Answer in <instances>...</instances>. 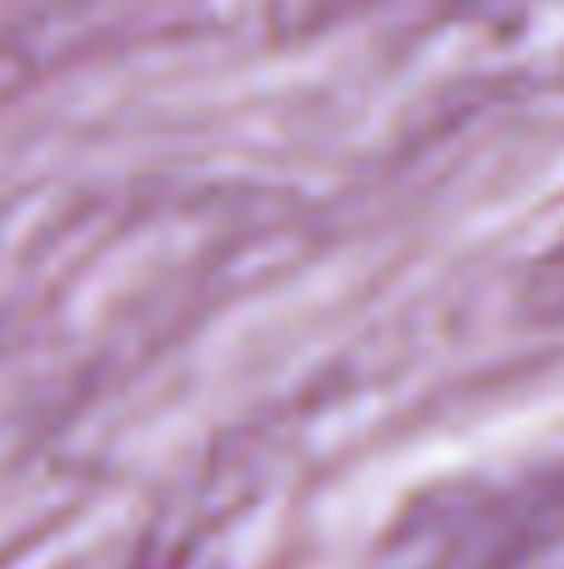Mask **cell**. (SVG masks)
Instances as JSON below:
<instances>
[]
</instances>
